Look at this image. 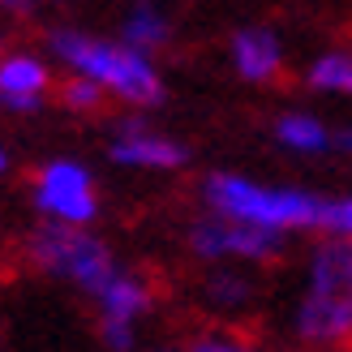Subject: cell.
Returning a JSON list of instances; mask_svg holds the SVG:
<instances>
[{"instance_id":"1","label":"cell","mask_w":352,"mask_h":352,"mask_svg":"<svg viewBox=\"0 0 352 352\" xmlns=\"http://www.w3.org/2000/svg\"><path fill=\"white\" fill-rule=\"evenodd\" d=\"M288 336L305 352H352V241L322 236L309 250Z\"/></svg>"},{"instance_id":"2","label":"cell","mask_w":352,"mask_h":352,"mask_svg":"<svg viewBox=\"0 0 352 352\" xmlns=\"http://www.w3.org/2000/svg\"><path fill=\"white\" fill-rule=\"evenodd\" d=\"M202 198L210 206V215L250 223V228H262V232H275V236L322 228V215H327V198H318V193H305L292 185H262V181H250V176H236V172L206 176Z\"/></svg>"},{"instance_id":"3","label":"cell","mask_w":352,"mask_h":352,"mask_svg":"<svg viewBox=\"0 0 352 352\" xmlns=\"http://www.w3.org/2000/svg\"><path fill=\"white\" fill-rule=\"evenodd\" d=\"M26 262L47 279L78 288L82 296H95L108 279L120 271L108 241H99L86 228H65V223H43L26 241Z\"/></svg>"},{"instance_id":"4","label":"cell","mask_w":352,"mask_h":352,"mask_svg":"<svg viewBox=\"0 0 352 352\" xmlns=\"http://www.w3.org/2000/svg\"><path fill=\"white\" fill-rule=\"evenodd\" d=\"M52 47L78 69V78H91L103 91L120 95L125 103H138V108H155L164 99V82L160 74L146 65L142 52L133 47H116V43H95L86 34H56Z\"/></svg>"},{"instance_id":"5","label":"cell","mask_w":352,"mask_h":352,"mask_svg":"<svg viewBox=\"0 0 352 352\" xmlns=\"http://www.w3.org/2000/svg\"><path fill=\"white\" fill-rule=\"evenodd\" d=\"M91 301H95L99 344L108 352H133L142 344L138 331H142V322L155 314V305H160V288H155V279L146 271L120 267Z\"/></svg>"},{"instance_id":"6","label":"cell","mask_w":352,"mask_h":352,"mask_svg":"<svg viewBox=\"0 0 352 352\" xmlns=\"http://www.w3.org/2000/svg\"><path fill=\"white\" fill-rule=\"evenodd\" d=\"M189 254L210 267H262L284 254V236L223 215H202L189 228Z\"/></svg>"},{"instance_id":"7","label":"cell","mask_w":352,"mask_h":352,"mask_svg":"<svg viewBox=\"0 0 352 352\" xmlns=\"http://www.w3.org/2000/svg\"><path fill=\"white\" fill-rule=\"evenodd\" d=\"M30 198L39 206V215L47 223H65V228H86L99 215V189L95 176L74 160H52L47 168L34 172L30 181Z\"/></svg>"},{"instance_id":"8","label":"cell","mask_w":352,"mask_h":352,"mask_svg":"<svg viewBox=\"0 0 352 352\" xmlns=\"http://www.w3.org/2000/svg\"><path fill=\"white\" fill-rule=\"evenodd\" d=\"M112 160L125 168H151V172H172L189 160V151L172 138H160L142 125H125V133L112 142Z\"/></svg>"},{"instance_id":"9","label":"cell","mask_w":352,"mask_h":352,"mask_svg":"<svg viewBox=\"0 0 352 352\" xmlns=\"http://www.w3.org/2000/svg\"><path fill=\"white\" fill-rule=\"evenodd\" d=\"M202 301L215 314H245L258 301V279L250 267H215L202 279Z\"/></svg>"},{"instance_id":"10","label":"cell","mask_w":352,"mask_h":352,"mask_svg":"<svg viewBox=\"0 0 352 352\" xmlns=\"http://www.w3.org/2000/svg\"><path fill=\"white\" fill-rule=\"evenodd\" d=\"M43 86H47V69L30 56H13L0 65V103L13 112H30L43 103Z\"/></svg>"},{"instance_id":"11","label":"cell","mask_w":352,"mask_h":352,"mask_svg":"<svg viewBox=\"0 0 352 352\" xmlns=\"http://www.w3.org/2000/svg\"><path fill=\"white\" fill-rule=\"evenodd\" d=\"M232 52H236V69L250 82H267L279 74V43L271 30H241Z\"/></svg>"},{"instance_id":"12","label":"cell","mask_w":352,"mask_h":352,"mask_svg":"<svg viewBox=\"0 0 352 352\" xmlns=\"http://www.w3.org/2000/svg\"><path fill=\"white\" fill-rule=\"evenodd\" d=\"M275 138L279 146H288L296 155H322L331 151V129L322 125L318 116H305V112H288L275 120Z\"/></svg>"},{"instance_id":"13","label":"cell","mask_w":352,"mask_h":352,"mask_svg":"<svg viewBox=\"0 0 352 352\" xmlns=\"http://www.w3.org/2000/svg\"><path fill=\"white\" fill-rule=\"evenodd\" d=\"M185 352H258V340L245 336L241 327L232 322H219V327H202L181 344Z\"/></svg>"},{"instance_id":"14","label":"cell","mask_w":352,"mask_h":352,"mask_svg":"<svg viewBox=\"0 0 352 352\" xmlns=\"http://www.w3.org/2000/svg\"><path fill=\"white\" fill-rule=\"evenodd\" d=\"M309 86L314 91H331V95H352V56L348 52H331L309 69Z\"/></svg>"},{"instance_id":"15","label":"cell","mask_w":352,"mask_h":352,"mask_svg":"<svg viewBox=\"0 0 352 352\" xmlns=\"http://www.w3.org/2000/svg\"><path fill=\"white\" fill-rule=\"evenodd\" d=\"M60 103H65V108H74V112H95L99 103H103V86H95L91 78H69L60 86Z\"/></svg>"},{"instance_id":"16","label":"cell","mask_w":352,"mask_h":352,"mask_svg":"<svg viewBox=\"0 0 352 352\" xmlns=\"http://www.w3.org/2000/svg\"><path fill=\"white\" fill-rule=\"evenodd\" d=\"M322 232H327V236H340V241H352V198H336V202H327Z\"/></svg>"},{"instance_id":"17","label":"cell","mask_w":352,"mask_h":352,"mask_svg":"<svg viewBox=\"0 0 352 352\" xmlns=\"http://www.w3.org/2000/svg\"><path fill=\"white\" fill-rule=\"evenodd\" d=\"M129 43H160L164 39V22L155 17V9H142V13H133L129 17Z\"/></svg>"},{"instance_id":"18","label":"cell","mask_w":352,"mask_h":352,"mask_svg":"<svg viewBox=\"0 0 352 352\" xmlns=\"http://www.w3.org/2000/svg\"><path fill=\"white\" fill-rule=\"evenodd\" d=\"M331 151H344V155H352V129L331 133Z\"/></svg>"},{"instance_id":"19","label":"cell","mask_w":352,"mask_h":352,"mask_svg":"<svg viewBox=\"0 0 352 352\" xmlns=\"http://www.w3.org/2000/svg\"><path fill=\"white\" fill-rule=\"evenodd\" d=\"M133 352H185L181 344H138Z\"/></svg>"},{"instance_id":"20","label":"cell","mask_w":352,"mask_h":352,"mask_svg":"<svg viewBox=\"0 0 352 352\" xmlns=\"http://www.w3.org/2000/svg\"><path fill=\"white\" fill-rule=\"evenodd\" d=\"M0 5H9V9H30V5H39V0H0Z\"/></svg>"},{"instance_id":"21","label":"cell","mask_w":352,"mask_h":352,"mask_svg":"<svg viewBox=\"0 0 352 352\" xmlns=\"http://www.w3.org/2000/svg\"><path fill=\"white\" fill-rule=\"evenodd\" d=\"M9 168V160H5V151H0V172H5Z\"/></svg>"}]
</instances>
